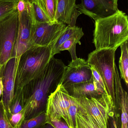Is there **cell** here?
Masks as SVG:
<instances>
[{
  "label": "cell",
  "mask_w": 128,
  "mask_h": 128,
  "mask_svg": "<svg viewBox=\"0 0 128 128\" xmlns=\"http://www.w3.org/2000/svg\"><path fill=\"white\" fill-rule=\"evenodd\" d=\"M65 66L61 60L53 57L43 72L22 87L25 120L46 110L48 97L61 84Z\"/></svg>",
  "instance_id": "cell-1"
},
{
  "label": "cell",
  "mask_w": 128,
  "mask_h": 128,
  "mask_svg": "<svg viewBox=\"0 0 128 128\" xmlns=\"http://www.w3.org/2000/svg\"><path fill=\"white\" fill-rule=\"evenodd\" d=\"M93 43L95 49L116 50L128 40V16L119 10L113 15L95 20Z\"/></svg>",
  "instance_id": "cell-2"
},
{
  "label": "cell",
  "mask_w": 128,
  "mask_h": 128,
  "mask_svg": "<svg viewBox=\"0 0 128 128\" xmlns=\"http://www.w3.org/2000/svg\"><path fill=\"white\" fill-rule=\"evenodd\" d=\"M52 46H35L21 55L16 70L15 88H22L40 74L52 58Z\"/></svg>",
  "instance_id": "cell-3"
},
{
  "label": "cell",
  "mask_w": 128,
  "mask_h": 128,
  "mask_svg": "<svg viewBox=\"0 0 128 128\" xmlns=\"http://www.w3.org/2000/svg\"><path fill=\"white\" fill-rule=\"evenodd\" d=\"M116 50L108 49H95L89 54L87 61L94 67L102 78L108 94L115 106L114 84V66Z\"/></svg>",
  "instance_id": "cell-4"
},
{
  "label": "cell",
  "mask_w": 128,
  "mask_h": 128,
  "mask_svg": "<svg viewBox=\"0 0 128 128\" xmlns=\"http://www.w3.org/2000/svg\"><path fill=\"white\" fill-rule=\"evenodd\" d=\"M76 98L78 106L89 114L99 128H108L110 112L115 106L110 96L103 94L98 98Z\"/></svg>",
  "instance_id": "cell-5"
},
{
  "label": "cell",
  "mask_w": 128,
  "mask_h": 128,
  "mask_svg": "<svg viewBox=\"0 0 128 128\" xmlns=\"http://www.w3.org/2000/svg\"><path fill=\"white\" fill-rule=\"evenodd\" d=\"M17 9L0 19V66L12 58L19 26Z\"/></svg>",
  "instance_id": "cell-6"
},
{
  "label": "cell",
  "mask_w": 128,
  "mask_h": 128,
  "mask_svg": "<svg viewBox=\"0 0 128 128\" xmlns=\"http://www.w3.org/2000/svg\"><path fill=\"white\" fill-rule=\"evenodd\" d=\"M19 26L12 58L19 59L22 54L34 46L32 40V28L35 23L32 4L27 3L25 10L19 13Z\"/></svg>",
  "instance_id": "cell-7"
},
{
  "label": "cell",
  "mask_w": 128,
  "mask_h": 128,
  "mask_svg": "<svg viewBox=\"0 0 128 128\" xmlns=\"http://www.w3.org/2000/svg\"><path fill=\"white\" fill-rule=\"evenodd\" d=\"M74 99L60 84L47 99L46 112L49 122L63 119L67 123L69 107Z\"/></svg>",
  "instance_id": "cell-8"
},
{
  "label": "cell",
  "mask_w": 128,
  "mask_h": 128,
  "mask_svg": "<svg viewBox=\"0 0 128 128\" xmlns=\"http://www.w3.org/2000/svg\"><path fill=\"white\" fill-rule=\"evenodd\" d=\"M65 24L56 22H35L32 28V40L34 46H52L66 28Z\"/></svg>",
  "instance_id": "cell-9"
},
{
  "label": "cell",
  "mask_w": 128,
  "mask_h": 128,
  "mask_svg": "<svg viewBox=\"0 0 128 128\" xmlns=\"http://www.w3.org/2000/svg\"><path fill=\"white\" fill-rule=\"evenodd\" d=\"M92 79L91 67L88 62L83 58L72 60L65 66L61 84L65 88L82 83L88 82Z\"/></svg>",
  "instance_id": "cell-10"
},
{
  "label": "cell",
  "mask_w": 128,
  "mask_h": 128,
  "mask_svg": "<svg viewBox=\"0 0 128 128\" xmlns=\"http://www.w3.org/2000/svg\"><path fill=\"white\" fill-rule=\"evenodd\" d=\"M118 0H82L77 4V10L95 20L115 13L119 9Z\"/></svg>",
  "instance_id": "cell-11"
},
{
  "label": "cell",
  "mask_w": 128,
  "mask_h": 128,
  "mask_svg": "<svg viewBox=\"0 0 128 128\" xmlns=\"http://www.w3.org/2000/svg\"><path fill=\"white\" fill-rule=\"evenodd\" d=\"M19 59L12 58L2 66L1 73L3 86L1 100L9 117L10 107L14 94L15 79Z\"/></svg>",
  "instance_id": "cell-12"
},
{
  "label": "cell",
  "mask_w": 128,
  "mask_h": 128,
  "mask_svg": "<svg viewBox=\"0 0 128 128\" xmlns=\"http://www.w3.org/2000/svg\"><path fill=\"white\" fill-rule=\"evenodd\" d=\"M76 0H58L55 21L70 26H74L77 17L81 14L78 11Z\"/></svg>",
  "instance_id": "cell-13"
},
{
  "label": "cell",
  "mask_w": 128,
  "mask_h": 128,
  "mask_svg": "<svg viewBox=\"0 0 128 128\" xmlns=\"http://www.w3.org/2000/svg\"><path fill=\"white\" fill-rule=\"evenodd\" d=\"M114 84L116 104L119 105L121 112V128H128V97L127 93L123 88L119 71L115 64L114 70Z\"/></svg>",
  "instance_id": "cell-14"
},
{
  "label": "cell",
  "mask_w": 128,
  "mask_h": 128,
  "mask_svg": "<svg viewBox=\"0 0 128 128\" xmlns=\"http://www.w3.org/2000/svg\"><path fill=\"white\" fill-rule=\"evenodd\" d=\"M65 89L70 95L76 98L82 97L98 98L103 94H106L93 77L90 81L76 84Z\"/></svg>",
  "instance_id": "cell-15"
},
{
  "label": "cell",
  "mask_w": 128,
  "mask_h": 128,
  "mask_svg": "<svg viewBox=\"0 0 128 128\" xmlns=\"http://www.w3.org/2000/svg\"><path fill=\"white\" fill-rule=\"evenodd\" d=\"M83 35L84 33L82 28L76 26H67L64 32L52 46V57H54V56L56 54L58 49L65 42L73 38H81Z\"/></svg>",
  "instance_id": "cell-16"
},
{
  "label": "cell",
  "mask_w": 128,
  "mask_h": 128,
  "mask_svg": "<svg viewBox=\"0 0 128 128\" xmlns=\"http://www.w3.org/2000/svg\"><path fill=\"white\" fill-rule=\"evenodd\" d=\"M76 128H99L89 114L77 105Z\"/></svg>",
  "instance_id": "cell-17"
},
{
  "label": "cell",
  "mask_w": 128,
  "mask_h": 128,
  "mask_svg": "<svg viewBox=\"0 0 128 128\" xmlns=\"http://www.w3.org/2000/svg\"><path fill=\"white\" fill-rule=\"evenodd\" d=\"M121 55L119 61V66L121 78L125 82L126 86L128 84V40L120 46Z\"/></svg>",
  "instance_id": "cell-18"
},
{
  "label": "cell",
  "mask_w": 128,
  "mask_h": 128,
  "mask_svg": "<svg viewBox=\"0 0 128 128\" xmlns=\"http://www.w3.org/2000/svg\"><path fill=\"white\" fill-rule=\"evenodd\" d=\"M25 102L22 87L14 88V94L10 107V115L19 112L23 110Z\"/></svg>",
  "instance_id": "cell-19"
},
{
  "label": "cell",
  "mask_w": 128,
  "mask_h": 128,
  "mask_svg": "<svg viewBox=\"0 0 128 128\" xmlns=\"http://www.w3.org/2000/svg\"><path fill=\"white\" fill-rule=\"evenodd\" d=\"M49 122L46 110L35 117L24 120L19 128H42Z\"/></svg>",
  "instance_id": "cell-20"
},
{
  "label": "cell",
  "mask_w": 128,
  "mask_h": 128,
  "mask_svg": "<svg viewBox=\"0 0 128 128\" xmlns=\"http://www.w3.org/2000/svg\"><path fill=\"white\" fill-rule=\"evenodd\" d=\"M52 22L55 21V16L58 0H35Z\"/></svg>",
  "instance_id": "cell-21"
},
{
  "label": "cell",
  "mask_w": 128,
  "mask_h": 128,
  "mask_svg": "<svg viewBox=\"0 0 128 128\" xmlns=\"http://www.w3.org/2000/svg\"><path fill=\"white\" fill-rule=\"evenodd\" d=\"M81 38H73L68 40L62 44L57 50L56 54L60 53L61 51L67 50L71 55L72 60H74L77 58L76 54V45L77 44H80V41Z\"/></svg>",
  "instance_id": "cell-22"
},
{
  "label": "cell",
  "mask_w": 128,
  "mask_h": 128,
  "mask_svg": "<svg viewBox=\"0 0 128 128\" xmlns=\"http://www.w3.org/2000/svg\"><path fill=\"white\" fill-rule=\"evenodd\" d=\"M19 0H0V19L17 9Z\"/></svg>",
  "instance_id": "cell-23"
},
{
  "label": "cell",
  "mask_w": 128,
  "mask_h": 128,
  "mask_svg": "<svg viewBox=\"0 0 128 128\" xmlns=\"http://www.w3.org/2000/svg\"><path fill=\"white\" fill-rule=\"evenodd\" d=\"M32 8L35 22L45 23L52 22L35 2L32 4Z\"/></svg>",
  "instance_id": "cell-24"
},
{
  "label": "cell",
  "mask_w": 128,
  "mask_h": 128,
  "mask_svg": "<svg viewBox=\"0 0 128 128\" xmlns=\"http://www.w3.org/2000/svg\"><path fill=\"white\" fill-rule=\"evenodd\" d=\"M0 128H14L10 122L7 110L1 100H0Z\"/></svg>",
  "instance_id": "cell-25"
},
{
  "label": "cell",
  "mask_w": 128,
  "mask_h": 128,
  "mask_svg": "<svg viewBox=\"0 0 128 128\" xmlns=\"http://www.w3.org/2000/svg\"><path fill=\"white\" fill-rule=\"evenodd\" d=\"M25 119L23 110L18 113L11 115L9 117L10 122L14 128H19Z\"/></svg>",
  "instance_id": "cell-26"
},
{
  "label": "cell",
  "mask_w": 128,
  "mask_h": 128,
  "mask_svg": "<svg viewBox=\"0 0 128 128\" xmlns=\"http://www.w3.org/2000/svg\"><path fill=\"white\" fill-rule=\"evenodd\" d=\"M89 66L91 67V69L92 72V77H93V79L103 89L106 94L108 95L107 92L106 90V86H105L104 83L101 77L100 76L99 74L97 72V71L93 66L92 65H89Z\"/></svg>",
  "instance_id": "cell-27"
},
{
  "label": "cell",
  "mask_w": 128,
  "mask_h": 128,
  "mask_svg": "<svg viewBox=\"0 0 128 128\" xmlns=\"http://www.w3.org/2000/svg\"><path fill=\"white\" fill-rule=\"evenodd\" d=\"M49 122L55 128H69L66 122L62 120H53Z\"/></svg>",
  "instance_id": "cell-28"
},
{
  "label": "cell",
  "mask_w": 128,
  "mask_h": 128,
  "mask_svg": "<svg viewBox=\"0 0 128 128\" xmlns=\"http://www.w3.org/2000/svg\"><path fill=\"white\" fill-rule=\"evenodd\" d=\"M27 6V3L22 0H19L17 6V9L19 13L21 12L26 10Z\"/></svg>",
  "instance_id": "cell-29"
},
{
  "label": "cell",
  "mask_w": 128,
  "mask_h": 128,
  "mask_svg": "<svg viewBox=\"0 0 128 128\" xmlns=\"http://www.w3.org/2000/svg\"><path fill=\"white\" fill-rule=\"evenodd\" d=\"M3 86L2 84V79L1 76H0V97L2 95L3 92Z\"/></svg>",
  "instance_id": "cell-30"
},
{
  "label": "cell",
  "mask_w": 128,
  "mask_h": 128,
  "mask_svg": "<svg viewBox=\"0 0 128 128\" xmlns=\"http://www.w3.org/2000/svg\"><path fill=\"white\" fill-rule=\"evenodd\" d=\"M42 128H55L49 122H47L46 124L44 125V126Z\"/></svg>",
  "instance_id": "cell-31"
},
{
  "label": "cell",
  "mask_w": 128,
  "mask_h": 128,
  "mask_svg": "<svg viewBox=\"0 0 128 128\" xmlns=\"http://www.w3.org/2000/svg\"><path fill=\"white\" fill-rule=\"evenodd\" d=\"M23 0V1L25 2L26 3L32 4L34 2L35 0Z\"/></svg>",
  "instance_id": "cell-32"
},
{
  "label": "cell",
  "mask_w": 128,
  "mask_h": 128,
  "mask_svg": "<svg viewBox=\"0 0 128 128\" xmlns=\"http://www.w3.org/2000/svg\"><path fill=\"white\" fill-rule=\"evenodd\" d=\"M2 67V66H0V76H1V70Z\"/></svg>",
  "instance_id": "cell-33"
}]
</instances>
